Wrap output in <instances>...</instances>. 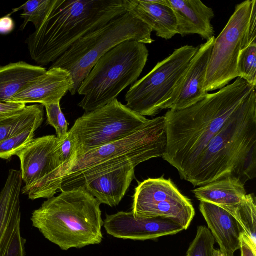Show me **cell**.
Returning a JSON list of instances; mask_svg holds the SVG:
<instances>
[{
	"label": "cell",
	"instance_id": "cell-1",
	"mask_svg": "<svg viewBox=\"0 0 256 256\" xmlns=\"http://www.w3.org/2000/svg\"><path fill=\"white\" fill-rule=\"evenodd\" d=\"M256 86L238 78L218 92L208 94L186 108L168 110L164 116L167 136L163 159L182 179L210 140Z\"/></svg>",
	"mask_w": 256,
	"mask_h": 256
},
{
	"label": "cell",
	"instance_id": "cell-2",
	"mask_svg": "<svg viewBox=\"0 0 256 256\" xmlns=\"http://www.w3.org/2000/svg\"><path fill=\"white\" fill-rule=\"evenodd\" d=\"M256 92L254 89L210 140L184 178L194 186L228 176L256 177Z\"/></svg>",
	"mask_w": 256,
	"mask_h": 256
},
{
	"label": "cell",
	"instance_id": "cell-3",
	"mask_svg": "<svg viewBox=\"0 0 256 256\" xmlns=\"http://www.w3.org/2000/svg\"><path fill=\"white\" fill-rule=\"evenodd\" d=\"M126 12L123 0H53L26 40L30 56L41 66L53 63L79 39Z\"/></svg>",
	"mask_w": 256,
	"mask_h": 256
},
{
	"label": "cell",
	"instance_id": "cell-4",
	"mask_svg": "<svg viewBox=\"0 0 256 256\" xmlns=\"http://www.w3.org/2000/svg\"><path fill=\"white\" fill-rule=\"evenodd\" d=\"M166 144L164 116L149 120L128 136L74 158L60 176V192L84 187L108 172L126 166L136 168L152 158L162 157Z\"/></svg>",
	"mask_w": 256,
	"mask_h": 256
},
{
	"label": "cell",
	"instance_id": "cell-5",
	"mask_svg": "<svg viewBox=\"0 0 256 256\" xmlns=\"http://www.w3.org/2000/svg\"><path fill=\"white\" fill-rule=\"evenodd\" d=\"M101 203L82 187L48 198L31 217L32 226L62 250L100 244L104 222Z\"/></svg>",
	"mask_w": 256,
	"mask_h": 256
},
{
	"label": "cell",
	"instance_id": "cell-6",
	"mask_svg": "<svg viewBox=\"0 0 256 256\" xmlns=\"http://www.w3.org/2000/svg\"><path fill=\"white\" fill-rule=\"evenodd\" d=\"M145 44L124 42L102 56L80 86L84 96L78 106L86 112L111 102L141 74L148 56Z\"/></svg>",
	"mask_w": 256,
	"mask_h": 256
},
{
	"label": "cell",
	"instance_id": "cell-7",
	"mask_svg": "<svg viewBox=\"0 0 256 256\" xmlns=\"http://www.w3.org/2000/svg\"><path fill=\"white\" fill-rule=\"evenodd\" d=\"M152 28L128 12L89 32L72 45L50 68H60L71 75L76 94L82 83L98 60L119 44L128 40L151 44Z\"/></svg>",
	"mask_w": 256,
	"mask_h": 256
},
{
	"label": "cell",
	"instance_id": "cell-8",
	"mask_svg": "<svg viewBox=\"0 0 256 256\" xmlns=\"http://www.w3.org/2000/svg\"><path fill=\"white\" fill-rule=\"evenodd\" d=\"M198 48L184 46L158 62L148 74L132 86L125 96L126 106L144 117L155 116L165 110Z\"/></svg>",
	"mask_w": 256,
	"mask_h": 256
},
{
	"label": "cell",
	"instance_id": "cell-9",
	"mask_svg": "<svg viewBox=\"0 0 256 256\" xmlns=\"http://www.w3.org/2000/svg\"><path fill=\"white\" fill-rule=\"evenodd\" d=\"M148 120L132 112L117 98L100 108L85 112L68 132L76 144L74 158L88 150L128 136Z\"/></svg>",
	"mask_w": 256,
	"mask_h": 256
},
{
	"label": "cell",
	"instance_id": "cell-10",
	"mask_svg": "<svg viewBox=\"0 0 256 256\" xmlns=\"http://www.w3.org/2000/svg\"><path fill=\"white\" fill-rule=\"evenodd\" d=\"M256 0L238 4L226 25L215 38L208 64L204 88L206 92L220 90L238 78L237 62L247 45L248 29Z\"/></svg>",
	"mask_w": 256,
	"mask_h": 256
},
{
	"label": "cell",
	"instance_id": "cell-11",
	"mask_svg": "<svg viewBox=\"0 0 256 256\" xmlns=\"http://www.w3.org/2000/svg\"><path fill=\"white\" fill-rule=\"evenodd\" d=\"M58 144L54 135L34 138L16 155L25 184L22 192L32 200L48 199L60 192L61 165Z\"/></svg>",
	"mask_w": 256,
	"mask_h": 256
},
{
	"label": "cell",
	"instance_id": "cell-12",
	"mask_svg": "<svg viewBox=\"0 0 256 256\" xmlns=\"http://www.w3.org/2000/svg\"><path fill=\"white\" fill-rule=\"evenodd\" d=\"M135 216L160 218L190 226L195 215L191 200L183 195L170 179L148 178L139 184L133 196Z\"/></svg>",
	"mask_w": 256,
	"mask_h": 256
},
{
	"label": "cell",
	"instance_id": "cell-13",
	"mask_svg": "<svg viewBox=\"0 0 256 256\" xmlns=\"http://www.w3.org/2000/svg\"><path fill=\"white\" fill-rule=\"evenodd\" d=\"M20 170H10L0 192V256H25L26 240L20 233Z\"/></svg>",
	"mask_w": 256,
	"mask_h": 256
},
{
	"label": "cell",
	"instance_id": "cell-14",
	"mask_svg": "<svg viewBox=\"0 0 256 256\" xmlns=\"http://www.w3.org/2000/svg\"><path fill=\"white\" fill-rule=\"evenodd\" d=\"M104 222V228L108 234L124 240H154L176 234L184 230L181 226L170 220L135 216L132 212L106 214Z\"/></svg>",
	"mask_w": 256,
	"mask_h": 256
},
{
	"label": "cell",
	"instance_id": "cell-15",
	"mask_svg": "<svg viewBox=\"0 0 256 256\" xmlns=\"http://www.w3.org/2000/svg\"><path fill=\"white\" fill-rule=\"evenodd\" d=\"M214 36L202 44L192 59L183 80L175 90L166 109L178 110L196 104L208 94L204 82Z\"/></svg>",
	"mask_w": 256,
	"mask_h": 256
},
{
	"label": "cell",
	"instance_id": "cell-16",
	"mask_svg": "<svg viewBox=\"0 0 256 256\" xmlns=\"http://www.w3.org/2000/svg\"><path fill=\"white\" fill-rule=\"evenodd\" d=\"M73 86L72 77L67 70L60 68H50L14 96L9 102L40 104L43 106L60 102Z\"/></svg>",
	"mask_w": 256,
	"mask_h": 256
},
{
	"label": "cell",
	"instance_id": "cell-17",
	"mask_svg": "<svg viewBox=\"0 0 256 256\" xmlns=\"http://www.w3.org/2000/svg\"><path fill=\"white\" fill-rule=\"evenodd\" d=\"M126 11L134 16L166 40L177 33L176 18L168 0H123Z\"/></svg>",
	"mask_w": 256,
	"mask_h": 256
},
{
	"label": "cell",
	"instance_id": "cell-18",
	"mask_svg": "<svg viewBox=\"0 0 256 256\" xmlns=\"http://www.w3.org/2000/svg\"><path fill=\"white\" fill-rule=\"evenodd\" d=\"M168 0L176 18L178 34L182 36L197 34L206 40L214 36L212 8L200 0Z\"/></svg>",
	"mask_w": 256,
	"mask_h": 256
},
{
	"label": "cell",
	"instance_id": "cell-19",
	"mask_svg": "<svg viewBox=\"0 0 256 256\" xmlns=\"http://www.w3.org/2000/svg\"><path fill=\"white\" fill-rule=\"evenodd\" d=\"M200 210L220 250L234 254L240 249L243 232L234 216L218 206L202 201Z\"/></svg>",
	"mask_w": 256,
	"mask_h": 256
},
{
	"label": "cell",
	"instance_id": "cell-20",
	"mask_svg": "<svg viewBox=\"0 0 256 256\" xmlns=\"http://www.w3.org/2000/svg\"><path fill=\"white\" fill-rule=\"evenodd\" d=\"M135 168L126 166L104 173L84 188L100 203L111 207L120 203L134 178Z\"/></svg>",
	"mask_w": 256,
	"mask_h": 256
},
{
	"label": "cell",
	"instance_id": "cell-21",
	"mask_svg": "<svg viewBox=\"0 0 256 256\" xmlns=\"http://www.w3.org/2000/svg\"><path fill=\"white\" fill-rule=\"evenodd\" d=\"M192 192L200 202L218 206L233 216L247 194L244 184L232 175L201 186Z\"/></svg>",
	"mask_w": 256,
	"mask_h": 256
},
{
	"label": "cell",
	"instance_id": "cell-22",
	"mask_svg": "<svg viewBox=\"0 0 256 256\" xmlns=\"http://www.w3.org/2000/svg\"><path fill=\"white\" fill-rule=\"evenodd\" d=\"M46 70L24 62L0 66V102L7 103Z\"/></svg>",
	"mask_w": 256,
	"mask_h": 256
},
{
	"label": "cell",
	"instance_id": "cell-23",
	"mask_svg": "<svg viewBox=\"0 0 256 256\" xmlns=\"http://www.w3.org/2000/svg\"><path fill=\"white\" fill-rule=\"evenodd\" d=\"M44 106L33 104L0 118V142L44 121Z\"/></svg>",
	"mask_w": 256,
	"mask_h": 256
},
{
	"label": "cell",
	"instance_id": "cell-24",
	"mask_svg": "<svg viewBox=\"0 0 256 256\" xmlns=\"http://www.w3.org/2000/svg\"><path fill=\"white\" fill-rule=\"evenodd\" d=\"M256 198L254 194H246L234 216L243 233L256 247Z\"/></svg>",
	"mask_w": 256,
	"mask_h": 256
},
{
	"label": "cell",
	"instance_id": "cell-25",
	"mask_svg": "<svg viewBox=\"0 0 256 256\" xmlns=\"http://www.w3.org/2000/svg\"><path fill=\"white\" fill-rule=\"evenodd\" d=\"M53 0H30L22 6L12 10L8 14L10 16L14 12L22 10L20 17L24 19V22L20 27L23 30L28 24L32 22L37 29L43 22Z\"/></svg>",
	"mask_w": 256,
	"mask_h": 256
},
{
	"label": "cell",
	"instance_id": "cell-26",
	"mask_svg": "<svg viewBox=\"0 0 256 256\" xmlns=\"http://www.w3.org/2000/svg\"><path fill=\"white\" fill-rule=\"evenodd\" d=\"M40 126H32L0 142V158L8 160L16 156L34 138V132Z\"/></svg>",
	"mask_w": 256,
	"mask_h": 256
},
{
	"label": "cell",
	"instance_id": "cell-27",
	"mask_svg": "<svg viewBox=\"0 0 256 256\" xmlns=\"http://www.w3.org/2000/svg\"><path fill=\"white\" fill-rule=\"evenodd\" d=\"M238 78L256 86V40L242 49L237 62Z\"/></svg>",
	"mask_w": 256,
	"mask_h": 256
},
{
	"label": "cell",
	"instance_id": "cell-28",
	"mask_svg": "<svg viewBox=\"0 0 256 256\" xmlns=\"http://www.w3.org/2000/svg\"><path fill=\"white\" fill-rule=\"evenodd\" d=\"M215 241L209 229L206 226L198 227L195 238L186 252L188 256H212Z\"/></svg>",
	"mask_w": 256,
	"mask_h": 256
},
{
	"label": "cell",
	"instance_id": "cell-29",
	"mask_svg": "<svg viewBox=\"0 0 256 256\" xmlns=\"http://www.w3.org/2000/svg\"><path fill=\"white\" fill-rule=\"evenodd\" d=\"M44 106L46 110L48 124L54 128L58 140H63L68 132V124L61 110L60 102L46 104Z\"/></svg>",
	"mask_w": 256,
	"mask_h": 256
},
{
	"label": "cell",
	"instance_id": "cell-30",
	"mask_svg": "<svg viewBox=\"0 0 256 256\" xmlns=\"http://www.w3.org/2000/svg\"><path fill=\"white\" fill-rule=\"evenodd\" d=\"M58 150L61 165L60 173L58 179V182L60 184V179L61 175L74 158L76 154L75 142L68 132L64 138L62 140H58Z\"/></svg>",
	"mask_w": 256,
	"mask_h": 256
},
{
	"label": "cell",
	"instance_id": "cell-31",
	"mask_svg": "<svg viewBox=\"0 0 256 256\" xmlns=\"http://www.w3.org/2000/svg\"><path fill=\"white\" fill-rule=\"evenodd\" d=\"M26 106V104L20 103L0 102V118L15 113Z\"/></svg>",
	"mask_w": 256,
	"mask_h": 256
},
{
	"label": "cell",
	"instance_id": "cell-32",
	"mask_svg": "<svg viewBox=\"0 0 256 256\" xmlns=\"http://www.w3.org/2000/svg\"><path fill=\"white\" fill-rule=\"evenodd\" d=\"M240 250L242 256H256V247L243 232L240 238Z\"/></svg>",
	"mask_w": 256,
	"mask_h": 256
},
{
	"label": "cell",
	"instance_id": "cell-33",
	"mask_svg": "<svg viewBox=\"0 0 256 256\" xmlns=\"http://www.w3.org/2000/svg\"><path fill=\"white\" fill-rule=\"evenodd\" d=\"M14 22L8 15L0 18V34H8L14 30Z\"/></svg>",
	"mask_w": 256,
	"mask_h": 256
},
{
	"label": "cell",
	"instance_id": "cell-34",
	"mask_svg": "<svg viewBox=\"0 0 256 256\" xmlns=\"http://www.w3.org/2000/svg\"><path fill=\"white\" fill-rule=\"evenodd\" d=\"M212 256H234V254L226 252L220 249H214L213 250Z\"/></svg>",
	"mask_w": 256,
	"mask_h": 256
},
{
	"label": "cell",
	"instance_id": "cell-35",
	"mask_svg": "<svg viewBox=\"0 0 256 256\" xmlns=\"http://www.w3.org/2000/svg\"><path fill=\"white\" fill-rule=\"evenodd\" d=\"M186 256H188L186 254Z\"/></svg>",
	"mask_w": 256,
	"mask_h": 256
},
{
	"label": "cell",
	"instance_id": "cell-36",
	"mask_svg": "<svg viewBox=\"0 0 256 256\" xmlns=\"http://www.w3.org/2000/svg\"></svg>",
	"mask_w": 256,
	"mask_h": 256
}]
</instances>
